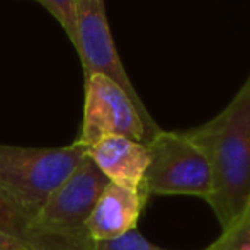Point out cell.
Returning a JSON list of instances; mask_svg holds the SVG:
<instances>
[{
    "label": "cell",
    "instance_id": "obj_12",
    "mask_svg": "<svg viewBox=\"0 0 250 250\" xmlns=\"http://www.w3.org/2000/svg\"><path fill=\"white\" fill-rule=\"evenodd\" d=\"M92 250H167L158 245H153L146 240L145 237L138 233L136 230L123 235L114 240H104V242H94Z\"/></svg>",
    "mask_w": 250,
    "mask_h": 250
},
{
    "label": "cell",
    "instance_id": "obj_7",
    "mask_svg": "<svg viewBox=\"0 0 250 250\" xmlns=\"http://www.w3.org/2000/svg\"><path fill=\"white\" fill-rule=\"evenodd\" d=\"M148 198L145 189H129L109 182L85 221L90 240H114L136 230Z\"/></svg>",
    "mask_w": 250,
    "mask_h": 250
},
{
    "label": "cell",
    "instance_id": "obj_9",
    "mask_svg": "<svg viewBox=\"0 0 250 250\" xmlns=\"http://www.w3.org/2000/svg\"><path fill=\"white\" fill-rule=\"evenodd\" d=\"M0 231L22 242L29 250H92V240H72L48 231L36 218L0 196Z\"/></svg>",
    "mask_w": 250,
    "mask_h": 250
},
{
    "label": "cell",
    "instance_id": "obj_3",
    "mask_svg": "<svg viewBox=\"0 0 250 250\" xmlns=\"http://www.w3.org/2000/svg\"><path fill=\"white\" fill-rule=\"evenodd\" d=\"M146 146L150 153V164L143 179L146 194L209 199L213 191L209 162L186 131L162 129Z\"/></svg>",
    "mask_w": 250,
    "mask_h": 250
},
{
    "label": "cell",
    "instance_id": "obj_6",
    "mask_svg": "<svg viewBox=\"0 0 250 250\" xmlns=\"http://www.w3.org/2000/svg\"><path fill=\"white\" fill-rule=\"evenodd\" d=\"M77 51L85 75L99 73L116 82L135 102L143 118L153 121L126 73L114 46L104 0H77Z\"/></svg>",
    "mask_w": 250,
    "mask_h": 250
},
{
    "label": "cell",
    "instance_id": "obj_4",
    "mask_svg": "<svg viewBox=\"0 0 250 250\" xmlns=\"http://www.w3.org/2000/svg\"><path fill=\"white\" fill-rule=\"evenodd\" d=\"M162 129L138 111L131 97L116 82L99 73L85 75V105L77 145L85 148L105 136H125L148 143Z\"/></svg>",
    "mask_w": 250,
    "mask_h": 250
},
{
    "label": "cell",
    "instance_id": "obj_8",
    "mask_svg": "<svg viewBox=\"0 0 250 250\" xmlns=\"http://www.w3.org/2000/svg\"><path fill=\"white\" fill-rule=\"evenodd\" d=\"M87 155L109 182L129 189H145L143 179L150 164L148 146L145 143L125 136H105L89 146Z\"/></svg>",
    "mask_w": 250,
    "mask_h": 250
},
{
    "label": "cell",
    "instance_id": "obj_1",
    "mask_svg": "<svg viewBox=\"0 0 250 250\" xmlns=\"http://www.w3.org/2000/svg\"><path fill=\"white\" fill-rule=\"evenodd\" d=\"M186 135L209 162L213 191L206 203L225 231L250 213V75L220 114Z\"/></svg>",
    "mask_w": 250,
    "mask_h": 250
},
{
    "label": "cell",
    "instance_id": "obj_10",
    "mask_svg": "<svg viewBox=\"0 0 250 250\" xmlns=\"http://www.w3.org/2000/svg\"><path fill=\"white\" fill-rule=\"evenodd\" d=\"M55 17L77 48V0H36Z\"/></svg>",
    "mask_w": 250,
    "mask_h": 250
},
{
    "label": "cell",
    "instance_id": "obj_5",
    "mask_svg": "<svg viewBox=\"0 0 250 250\" xmlns=\"http://www.w3.org/2000/svg\"><path fill=\"white\" fill-rule=\"evenodd\" d=\"M109 184L107 177L87 155L77 168L51 192L36 216L48 231L72 240H90L85 230L97 199Z\"/></svg>",
    "mask_w": 250,
    "mask_h": 250
},
{
    "label": "cell",
    "instance_id": "obj_13",
    "mask_svg": "<svg viewBox=\"0 0 250 250\" xmlns=\"http://www.w3.org/2000/svg\"><path fill=\"white\" fill-rule=\"evenodd\" d=\"M0 250H29L22 242L9 237V235L0 231Z\"/></svg>",
    "mask_w": 250,
    "mask_h": 250
},
{
    "label": "cell",
    "instance_id": "obj_11",
    "mask_svg": "<svg viewBox=\"0 0 250 250\" xmlns=\"http://www.w3.org/2000/svg\"><path fill=\"white\" fill-rule=\"evenodd\" d=\"M203 250H250V213L233 227L221 231L220 238Z\"/></svg>",
    "mask_w": 250,
    "mask_h": 250
},
{
    "label": "cell",
    "instance_id": "obj_2",
    "mask_svg": "<svg viewBox=\"0 0 250 250\" xmlns=\"http://www.w3.org/2000/svg\"><path fill=\"white\" fill-rule=\"evenodd\" d=\"M87 157L82 145L26 148L0 145V196L36 218L51 192Z\"/></svg>",
    "mask_w": 250,
    "mask_h": 250
}]
</instances>
